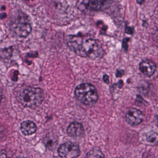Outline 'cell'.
<instances>
[{
  "instance_id": "cell-1",
  "label": "cell",
  "mask_w": 158,
  "mask_h": 158,
  "mask_svg": "<svg viewBox=\"0 0 158 158\" xmlns=\"http://www.w3.org/2000/svg\"><path fill=\"white\" fill-rule=\"evenodd\" d=\"M66 43L73 52L81 57L94 60L101 59L104 55L101 43L94 39L70 35L66 39Z\"/></svg>"
},
{
  "instance_id": "cell-2",
  "label": "cell",
  "mask_w": 158,
  "mask_h": 158,
  "mask_svg": "<svg viewBox=\"0 0 158 158\" xmlns=\"http://www.w3.org/2000/svg\"><path fill=\"white\" fill-rule=\"evenodd\" d=\"M10 30L17 37L25 38L32 31L31 18L26 14L19 10L13 11L10 23Z\"/></svg>"
},
{
  "instance_id": "cell-3",
  "label": "cell",
  "mask_w": 158,
  "mask_h": 158,
  "mask_svg": "<svg viewBox=\"0 0 158 158\" xmlns=\"http://www.w3.org/2000/svg\"><path fill=\"white\" fill-rule=\"evenodd\" d=\"M16 98L24 107L36 109L39 107L44 101V91L40 88L26 87L19 90Z\"/></svg>"
},
{
  "instance_id": "cell-4",
  "label": "cell",
  "mask_w": 158,
  "mask_h": 158,
  "mask_svg": "<svg viewBox=\"0 0 158 158\" xmlns=\"http://www.w3.org/2000/svg\"><path fill=\"white\" fill-rule=\"evenodd\" d=\"M76 98L86 106H92L98 99V93L93 85L89 83L80 84L74 91Z\"/></svg>"
},
{
  "instance_id": "cell-5",
  "label": "cell",
  "mask_w": 158,
  "mask_h": 158,
  "mask_svg": "<svg viewBox=\"0 0 158 158\" xmlns=\"http://www.w3.org/2000/svg\"><path fill=\"white\" fill-rule=\"evenodd\" d=\"M80 148L76 143L67 141L61 144L58 149V154L61 158H73L80 155Z\"/></svg>"
},
{
  "instance_id": "cell-6",
  "label": "cell",
  "mask_w": 158,
  "mask_h": 158,
  "mask_svg": "<svg viewBox=\"0 0 158 158\" xmlns=\"http://www.w3.org/2000/svg\"><path fill=\"white\" fill-rule=\"evenodd\" d=\"M144 117L142 112L135 108H133L127 111L125 115L127 122L132 126L140 124L143 122Z\"/></svg>"
},
{
  "instance_id": "cell-7",
  "label": "cell",
  "mask_w": 158,
  "mask_h": 158,
  "mask_svg": "<svg viewBox=\"0 0 158 158\" xmlns=\"http://www.w3.org/2000/svg\"><path fill=\"white\" fill-rule=\"evenodd\" d=\"M114 0H88V10L93 11H102L110 7Z\"/></svg>"
},
{
  "instance_id": "cell-8",
  "label": "cell",
  "mask_w": 158,
  "mask_h": 158,
  "mask_svg": "<svg viewBox=\"0 0 158 158\" xmlns=\"http://www.w3.org/2000/svg\"><path fill=\"white\" fill-rule=\"evenodd\" d=\"M139 69L142 73L148 77H151L156 71V64L150 60H145L140 62Z\"/></svg>"
},
{
  "instance_id": "cell-9",
  "label": "cell",
  "mask_w": 158,
  "mask_h": 158,
  "mask_svg": "<svg viewBox=\"0 0 158 158\" xmlns=\"http://www.w3.org/2000/svg\"><path fill=\"white\" fill-rule=\"evenodd\" d=\"M84 132L85 130L83 125L78 122L71 123L67 127V134L73 137L82 136L84 135Z\"/></svg>"
},
{
  "instance_id": "cell-10",
  "label": "cell",
  "mask_w": 158,
  "mask_h": 158,
  "mask_svg": "<svg viewBox=\"0 0 158 158\" xmlns=\"http://www.w3.org/2000/svg\"><path fill=\"white\" fill-rule=\"evenodd\" d=\"M36 125L33 121L27 120L21 123L20 129L23 135L26 136L30 135L35 133L37 130Z\"/></svg>"
},
{
  "instance_id": "cell-11",
  "label": "cell",
  "mask_w": 158,
  "mask_h": 158,
  "mask_svg": "<svg viewBox=\"0 0 158 158\" xmlns=\"http://www.w3.org/2000/svg\"><path fill=\"white\" fill-rule=\"evenodd\" d=\"M14 49L13 47L0 49V59L9 60L12 57Z\"/></svg>"
},
{
  "instance_id": "cell-12",
  "label": "cell",
  "mask_w": 158,
  "mask_h": 158,
  "mask_svg": "<svg viewBox=\"0 0 158 158\" xmlns=\"http://www.w3.org/2000/svg\"><path fill=\"white\" fill-rule=\"evenodd\" d=\"M85 157L88 158H100L104 157V155L98 148L96 147L89 152Z\"/></svg>"
},
{
  "instance_id": "cell-13",
  "label": "cell",
  "mask_w": 158,
  "mask_h": 158,
  "mask_svg": "<svg viewBox=\"0 0 158 158\" xmlns=\"http://www.w3.org/2000/svg\"><path fill=\"white\" fill-rule=\"evenodd\" d=\"M77 7L82 11L88 10V0H78Z\"/></svg>"
},
{
  "instance_id": "cell-14",
  "label": "cell",
  "mask_w": 158,
  "mask_h": 158,
  "mask_svg": "<svg viewBox=\"0 0 158 158\" xmlns=\"http://www.w3.org/2000/svg\"><path fill=\"white\" fill-rule=\"evenodd\" d=\"M147 141L151 143H154L157 140V134L153 131H150L146 135Z\"/></svg>"
},
{
  "instance_id": "cell-15",
  "label": "cell",
  "mask_w": 158,
  "mask_h": 158,
  "mask_svg": "<svg viewBox=\"0 0 158 158\" xmlns=\"http://www.w3.org/2000/svg\"><path fill=\"white\" fill-rule=\"evenodd\" d=\"M45 144L46 147L48 148V149H51L53 148L55 144H56V139H53L50 138H48L45 139Z\"/></svg>"
},
{
  "instance_id": "cell-16",
  "label": "cell",
  "mask_w": 158,
  "mask_h": 158,
  "mask_svg": "<svg viewBox=\"0 0 158 158\" xmlns=\"http://www.w3.org/2000/svg\"><path fill=\"white\" fill-rule=\"evenodd\" d=\"M135 101L136 103H138L139 105L142 104V105L147 106V103H148V102H146L145 100L143 99L140 96H137Z\"/></svg>"
},
{
  "instance_id": "cell-17",
  "label": "cell",
  "mask_w": 158,
  "mask_h": 158,
  "mask_svg": "<svg viewBox=\"0 0 158 158\" xmlns=\"http://www.w3.org/2000/svg\"><path fill=\"white\" fill-rule=\"evenodd\" d=\"M27 57H29V58H36L38 56V52H29V53H27Z\"/></svg>"
},
{
  "instance_id": "cell-18",
  "label": "cell",
  "mask_w": 158,
  "mask_h": 158,
  "mask_svg": "<svg viewBox=\"0 0 158 158\" xmlns=\"http://www.w3.org/2000/svg\"><path fill=\"white\" fill-rule=\"evenodd\" d=\"M124 74V72L123 70H117L115 73V76L116 77H121Z\"/></svg>"
},
{
  "instance_id": "cell-19",
  "label": "cell",
  "mask_w": 158,
  "mask_h": 158,
  "mask_svg": "<svg viewBox=\"0 0 158 158\" xmlns=\"http://www.w3.org/2000/svg\"><path fill=\"white\" fill-rule=\"evenodd\" d=\"M19 75V72L17 71H15V72L14 73L13 77H12V79L13 81H17L18 80V76Z\"/></svg>"
},
{
  "instance_id": "cell-20",
  "label": "cell",
  "mask_w": 158,
  "mask_h": 158,
  "mask_svg": "<svg viewBox=\"0 0 158 158\" xmlns=\"http://www.w3.org/2000/svg\"><path fill=\"white\" fill-rule=\"evenodd\" d=\"M103 81L104 83L107 84H109L110 83V80H109V76L107 74H104L103 75V77H102Z\"/></svg>"
},
{
  "instance_id": "cell-21",
  "label": "cell",
  "mask_w": 158,
  "mask_h": 158,
  "mask_svg": "<svg viewBox=\"0 0 158 158\" xmlns=\"http://www.w3.org/2000/svg\"><path fill=\"white\" fill-rule=\"evenodd\" d=\"M7 16V15L5 13H2L0 14V19H5Z\"/></svg>"
},
{
  "instance_id": "cell-22",
  "label": "cell",
  "mask_w": 158,
  "mask_h": 158,
  "mask_svg": "<svg viewBox=\"0 0 158 158\" xmlns=\"http://www.w3.org/2000/svg\"><path fill=\"white\" fill-rule=\"evenodd\" d=\"M123 82L122 80H120L119 82H118V87L120 89L122 88L123 87Z\"/></svg>"
},
{
  "instance_id": "cell-23",
  "label": "cell",
  "mask_w": 158,
  "mask_h": 158,
  "mask_svg": "<svg viewBox=\"0 0 158 158\" xmlns=\"http://www.w3.org/2000/svg\"><path fill=\"white\" fill-rule=\"evenodd\" d=\"M126 33H128V34H132L133 33V30H132V28L130 29V27H128L127 29H126Z\"/></svg>"
},
{
  "instance_id": "cell-24",
  "label": "cell",
  "mask_w": 158,
  "mask_h": 158,
  "mask_svg": "<svg viewBox=\"0 0 158 158\" xmlns=\"http://www.w3.org/2000/svg\"><path fill=\"white\" fill-rule=\"evenodd\" d=\"M2 96H3V93H2V89L0 87V103L1 102L2 100Z\"/></svg>"
},
{
  "instance_id": "cell-25",
  "label": "cell",
  "mask_w": 158,
  "mask_h": 158,
  "mask_svg": "<svg viewBox=\"0 0 158 158\" xmlns=\"http://www.w3.org/2000/svg\"><path fill=\"white\" fill-rule=\"evenodd\" d=\"M144 1H145V0H136V2L138 4L141 5V4H142V3L144 2Z\"/></svg>"
},
{
  "instance_id": "cell-26",
  "label": "cell",
  "mask_w": 158,
  "mask_h": 158,
  "mask_svg": "<svg viewBox=\"0 0 158 158\" xmlns=\"http://www.w3.org/2000/svg\"><path fill=\"white\" fill-rule=\"evenodd\" d=\"M26 1H34V0H24Z\"/></svg>"
}]
</instances>
